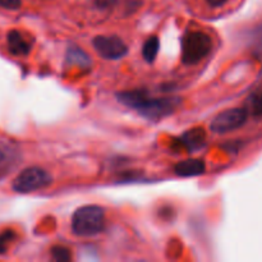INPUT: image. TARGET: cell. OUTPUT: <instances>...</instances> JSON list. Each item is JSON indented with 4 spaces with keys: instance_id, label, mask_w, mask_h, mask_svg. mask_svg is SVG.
<instances>
[{
    "instance_id": "19",
    "label": "cell",
    "mask_w": 262,
    "mask_h": 262,
    "mask_svg": "<svg viewBox=\"0 0 262 262\" xmlns=\"http://www.w3.org/2000/svg\"><path fill=\"white\" fill-rule=\"evenodd\" d=\"M4 158H5V155H4V152H3L2 150H0V163H2L3 160H4Z\"/></svg>"
},
{
    "instance_id": "6",
    "label": "cell",
    "mask_w": 262,
    "mask_h": 262,
    "mask_svg": "<svg viewBox=\"0 0 262 262\" xmlns=\"http://www.w3.org/2000/svg\"><path fill=\"white\" fill-rule=\"evenodd\" d=\"M95 51L106 60H119L128 54V46L118 36H96L92 40Z\"/></svg>"
},
{
    "instance_id": "5",
    "label": "cell",
    "mask_w": 262,
    "mask_h": 262,
    "mask_svg": "<svg viewBox=\"0 0 262 262\" xmlns=\"http://www.w3.org/2000/svg\"><path fill=\"white\" fill-rule=\"evenodd\" d=\"M248 112L246 107H235V109H228L222 112L212 119L210 124V129L217 135L233 132L242 127L247 122Z\"/></svg>"
},
{
    "instance_id": "20",
    "label": "cell",
    "mask_w": 262,
    "mask_h": 262,
    "mask_svg": "<svg viewBox=\"0 0 262 262\" xmlns=\"http://www.w3.org/2000/svg\"><path fill=\"white\" fill-rule=\"evenodd\" d=\"M258 78H260V82H261V89H262V69H261V73H260V77H258Z\"/></svg>"
},
{
    "instance_id": "10",
    "label": "cell",
    "mask_w": 262,
    "mask_h": 262,
    "mask_svg": "<svg viewBox=\"0 0 262 262\" xmlns=\"http://www.w3.org/2000/svg\"><path fill=\"white\" fill-rule=\"evenodd\" d=\"M67 61L72 66H78L82 67V68H89L92 64L90 56L77 46H72V48L68 49V51H67Z\"/></svg>"
},
{
    "instance_id": "1",
    "label": "cell",
    "mask_w": 262,
    "mask_h": 262,
    "mask_svg": "<svg viewBox=\"0 0 262 262\" xmlns=\"http://www.w3.org/2000/svg\"><path fill=\"white\" fill-rule=\"evenodd\" d=\"M72 232L78 237H94L104 230L105 210L97 205L79 207L72 216Z\"/></svg>"
},
{
    "instance_id": "13",
    "label": "cell",
    "mask_w": 262,
    "mask_h": 262,
    "mask_svg": "<svg viewBox=\"0 0 262 262\" xmlns=\"http://www.w3.org/2000/svg\"><path fill=\"white\" fill-rule=\"evenodd\" d=\"M51 256L58 262H68L72 258L71 251L63 246H55V247L51 248Z\"/></svg>"
},
{
    "instance_id": "2",
    "label": "cell",
    "mask_w": 262,
    "mask_h": 262,
    "mask_svg": "<svg viewBox=\"0 0 262 262\" xmlns=\"http://www.w3.org/2000/svg\"><path fill=\"white\" fill-rule=\"evenodd\" d=\"M212 49V40L202 31H191L182 37V63L196 66L204 60Z\"/></svg>"
},
{
    "instance_id": "11",
    "label": "cell",
    "mask_w": 262,
    "mask_h": 262,
    "mask_svg": "<svg viewBox=\"0 0 262 262\" xmlns=\"http://www.w3.org/2000/svg\"><path fill=\"white\" fill-rule=\"evenodd\" d=\"M246 110L248 114L252 117L260 118L262 117V89L255 90L252 94L248 96L247 102H246Z\"/></svg>"
},
{
    "instance_id": "4",
    "label": "cell",
    "mask_w": 262,
    "mask_h": 262,
    "mask_svg": "<svg viewBox=\"0 0 262 262\" xmlns=\"http://www.w3.org/2000/svg\"><path fill=\"white\" fill-rule=\"evenodd\" d=\"M51 183H53V177L45 169L31 166L15 177L12 183V188L17 193H32L46 188Z\"/></svg>"
},
{
    "instance_id": "15",
    "label": "cell",
    "mask_w": 262,
    "mask_h": 262,
    "mask_svg": "<svg viewBox=\"0 0 262 262\" xmlns=\"http://www.w3.org/2000/svg\"><path fill=\"white\" fill-rule=\"evenodd\" d=\"M22 5V0H0V7L4 9L17 10Z\"/></svg>"
},
{
    "instance_id": "3",
    "label": "cell",
    "mask_w": 262,
    "mask_h": 262,
    "mask_svg": "<svg viewBox=\"0 0 262 262\" xmlns=\"http://www.w3.org/2000/svg\"><path fill=\"white\" fill-rule=\"evenodd\" d=\"M182 104L181 97H150L146 92L136 106V112L146 119L158 120L173 114Z\"/></svg>"
},
{
    "instance_id": "14",
    "label": "cell",
    "mask_w": 262,
    "mask_h": 262,
    "mask_svg": "<svg viewBox=\"0 0 262 262\" xmlns=\"http://www.w3.org/2000/svg\"><path fill=\"white\" fill-rule=\"evenodd\" d=\"M15 239V233L13 230L8 229L0 233V255H4L7 252L10 243Z\"/></svg>"
},
{
    "instance_id": "9",
    "label": "cell",
    "mask_w": 262,
    "mask_h": 262,
    "mask_svg": "<svg viewBox=\"0 0 262 262\" xmlns=\"http://www.w3.org/2000/svg\"><path fill=\"white\" fill-rule=\"evenodd\" d=\"M205 163L200 159H188V160L181 161L174 166V173L178 177H199L205 173Z\"/></svg>"
},
{
    "instance_id": "16",
    "label": "cell",
    "mask_w": 262,
    "mask_h": 262,
    "mask_svg": "<svg viewBox=\"0 0 262 262\" xmlns=\"http://www.w3.org/2000/svg\"><path fill=\"white\" fill-rule=\"evenodd\" d=\"M141 4H142L141 0H127V3H125V9H127L128 14L135 13L141 7Z\"/></svg>"
},
{
    "instance_id": "7",
    "label": "cell",
    "mask_w": 262,
    "mask_h": 262,
    "mask_svg": "<svg viewBox=\"0 0 262 262\" xmlns=\"http://www.w3.org/2000/svg\"><path fill=\"white\" fill-rule=\"evenodd\" d=\"M177 143L179 147H183L188 152L199 151L206 143V132L204 128H192L187 130L179 138H177Z\"/></svg>"
},
{
    "instance_id": "17",
    "label": "cell",
    "mask_w": 262,
    "mask_h": 262,
    "mask_svg": "<svg viewBox=\"0 0 262 262\" xmlns=\"http://www.w3.org/2000/svg\"><path fill=\"white\" fill-rule=\"evenodd\" d=\"M119 0H95V4L100 9H109V8L114 7Z\"/></svg>"
},
{
    "instance_id": "8",
    "label": "cell",
    "mask_w": 262,
    "mask_h": 262,
    "mask_svg": "<svg viewBox=\"0 0 262 262\" xmlns=\"http://www.w3.org/2000/svg\"><path fill=\"white\" fill-rule=\"evenodd\" d=\"M8 50L15 56H27L31 51V43L17 30H12L7 35Z\"/></svg>"
},
{
    "instance_id": "12",
    "label": "cell",
    "mask_w": 262,
    "mask_h": 262,
    "mask_svg": "<svg viewBox=\"0 0 262 262\" xmlns=\"http://www.w3.org/2000/svg\"><path fill=\"white\" fill-rule=\"evenodd\" d=\"M160 49V41L156 36H151L145 41L142 48V55L147 63H154Z\"/></svg>"
},
{
    "instance_id": "18",
    "label": "cell",
    "mask_w": 262,
    "mask_h": 262,
    "mask_svg": "<svg viewBox=\"0 0 262 262\" xmlns=\"http://www.w3.org/2000/svg\"><path fill=\"white\" fill-rule=\"evenodd\" d=\"M205 2H206L210 7L219 8V7H223L224 4H227L229 0H205Z\"/></svg>"
}]
</instances>
